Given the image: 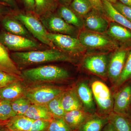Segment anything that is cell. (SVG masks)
Masks as SVG:
<instances>
[{
  "label": "cell",
  "instance_id": "cell-1",
  "mask_svg": "<svg viewBox=\"0 0 131 131\" xmlns=\"http://www.w3.org/2000/svg\"><path fill=\"white\" fill-rule=\"evenodd\" d=\"M10 56L18 67L51 62L75 61L71 54L54 48L44 50L15 52H12Z\"/></svg>",
  "mask_w": 131,
  "mask_h": 131
},
{
  "label": "cell",
  "instance_id": "cell-2",
  "mask_svg": "<svg viewBox=\"0 0 131 131\" xmlns=\"http://www.w3.org/2000/svg\"><path fill=\"white\" fill-rule=\"evenodd\" d=\"M68 71L52 65L43 66L21 71L22 79L33 83L50 82L65 80L69 77Z\"/></svg>",
  "mask_w": 131,
  "mask_h": 131
},
{
  "label": "cell",
  "instance_id": "cell-3",
  "mask_svg": "<svg viewBox=\"0 0 131 131\" xmlns=\"http://www.w3.org/2000/svg\"><path fill=\"white\" fill-rule=\"evenodd\" d=\"M24 25L27 30L35 38L42 43L54 48L47 37V32L42 21L34 13L27 12L19 13L13 16Z\"/></svg>",
  "mask_w": 131,
  "mask_h": 131
},
{
  "label": "cell",
  "instance_id": "cell-4",
  "mask_svg": "<svg viewBox=\"0 0 131 131\" xmlns=\"http://www.w3.org/2000/svg\"><path fill=\"white\" fill-rule=\"evenodd\" d=\"M78 39L85 49L90 50H111L118 46L116 42L110 37L88 30L81 31Z\"/></svg>",
  "mask_w": 131,
  "mask_h": 131
},
{
  "label": "cell",
  "instance_id": "cell-5",
  "mask_svg": "<svg viewBox=\"0 0 131 131\" xmlns=\"http://www.w3.org/2000/svg\"><path fill=\"white\" fill-rule=\"evenodd\" d=\"M64 91L58 87L42 85L27 89L25 96L31 104L46 106L51 101Z\"/></svg>",
  "mask_w": 131,
  "mask_h": 131
},
{
  "label": "cell",
  "instance_id": "cell-6",
  "mask_svg": "<svg viewBox=\"0 0 131 131\" xmlns=\"http://www.w3.org/2000/svg\"><path fill=\"white\" fill-rule=\"evenodd\" d=\"M47 37L54 46L68 54L78 55L84 52L86 49L79 39L71 35L49 32Z\"/></svg>",
  "mask_w": 131,
  "mask_h": 131
},
{
  "label": "cell",
  "instance_id": "cell-7",
  "mask_svg": "<svg viewBox=\"0 0 131 131\" xmlns=\"http://www.w3.org/2000/svg\"><path fill=\"white\" fill-rule=\"evenodd\" d=\"M0 42L8 50L16 52L37 49L41 47L38 42L31 39L5 32L0 33Z\"/></svg>",
  "mask_w": 131,
  "mask_h": 131
},
{
  "label": "cell",
  "instance_id": "cell-8",
  "mask_svg": "<svg viewBox=\"0 0 131 131\" xmlns=\"http://www.w3.org/2000/svg\"><path fill=\"white\" fill-rule=\"evenodd\" d=\"M39 18L50 32L72 35L76 32V27L66 23L54 12L41 16Z\"/></svg>",
  "mask_w": 131,
  "mask_h": 131
},
{
  "label": "cell",
  "instance_id": "cell-9",
  "mask_svg": "<svg viewBox=\"0 0 131 131\" xmlns=\"http://www.w3.org/2000/svg\"><path fill=\"white\" fill-rule=\"evenodd\" d=\"M91 89L100 109L103 112H109L113 108V101L108 87L102 82L95 81L91 84Z\"/></svg>",
  "mask_w": 131,
  "mask_h": 131
},
{
  "label": "cell",
  "instance_id": "cell-10",
  "mask_svg": "<svg viewBox=\"0 0 131 131\" xmlns=\"http://www.w3.org/2000/svg\"><path fill=\"white\" fill-rule=\"evenodd\" d=\"M107 55L98 54L86 57L83 62L84 68L95 74L105 76L107 73L108 64Z\"/></svg>",
  "mask_w": 131,
  "mask_h": 131
},
{
  "label": "cell",
  "instance_id": "cell-11",
  "mask_svg": "<svg viewBox=\"0 0 131 131\" xmlns=\"http://www.w3.org/2000/svg\"><path fill=\"white\" fill-rule=\"evenodd\" d=\"M96 10L91 11L84 16L83 26L88 31L102 34L107 31L109 23Z\"/></svg>",
  "mask_w": 131,
  "mask_h": 131
},
{
  "label": "cell",
  "instance_id": "cell-12",
  "mask_svg": "<svg viewBox=\"0 0 131 131\" xmlns=\"http://www.w3.org/2000/svg\"><path fill=\"white\" fill-rule=\"evenodd\" d=\"M131 105V83L122 88L115 96L113 110L115 113L126 115Z\"/></svg>",
  "mask_w": 131,
  "mask_h": 131
},
{
  "label": "cell",
  "instance_id": "cell-13",
  "mask_svg": "<svg viewBox=\"0 0 131 131\" xmlns=\"http://www.w3.org/2000/svg\"><path fill=\"white\" fill-rule=\"evenodd\" d=\"M127 52L124 50L114 54L108 63L107 73L112 81L117 82L121 75L126 61Z\"/></svg>",
  "mask_w": 131,
  "mask_h": 131
},
{
  "label": "cell",
  "instance_id": "cell-14",
  "mask_svg": "<svg viewBox=\"0 0 131 131\" xmlns=\"http://www.w3.org/2000/svg\"><path fill=\"white\" fill-rule=\"evenodd\" d=\"M0 70L21 77L20 71L11 58L8 49L0 42Z\"/></svg>",
  "mask_w": 131,
  "mask_h": 131
},
{
  "label": "cell",
  "instance_id": "cell-15",
  "mask_svg": "<svg viewBox=\"0 0 131 131\" xmlns=\"http://www.w3.org/2000/svg\"><path fill=\"white\" fill-rule=\"evenodd\" d=\"M21 81L14 82L0 89L1 100L13 101L25 96L26 89Z\"/></svg>",
  "mask_w": 131,
  "mask_h": 131
},
{
  "label": "cell",
  "instance_id": "cell-16",
  "mask_svg": "<svg viewBox=\"0 0 131 131\" xmlns=\"http://www.w3.org/2000/svg\"><path fill=\"white\" fill-rule=\"evenodd\" d=\"M103 11L106 16L113 21L131 31V22L121 14L111 3L102 0Z\"/></svg>",
  "mask_w": 131,
  "mask_h": 131
},
{
  "label": "cell",
  "instance_id": "cell-17",
  "mask_svg": "<svg viewBox=\"0 0 131 131\" xmlns=\"http://www.w3.org/2000/svg\"><path fill=\"white\" fill-rule=\"evenodd\" d=\"M61 102L66 113L74 110H83L81 102L76 91L73 89L64 91Z\"/></svg>",
  "mask_w": 131,
  "mask_h": 131
},
{
  "label": "cell",
  "instance_id": "cell-18",
  "mask_svg": "<svg viewBox=\"0 0 131 131\" xmlns=\"http://www.w3.org/2000/svg\"><path fill=\"white\" fill-rule=\"evenodd\" d=\"M34 121L25 115H16L4 124L8 131H29Z\"/></svg>",
  "mask_w": 131,
  "mask_h": 131
},
{
  "label": "cell",
  "instance_id": "cell-19",
  "mask_svg": "<svg viewBox=\"0 0 131 131\" xmlns=\"http://www.w3.org/2000/svg\"><path fill=\"white\" fill-rule=\"evenodd\" d=\"M2 26L7 32L31 38L30 33L22 23L13 17H5L2 22Z\"/></svg>",
  "mask_w": 131,
  "mask_h": 131
},
{
  "label": "cell",
  "instance_id": "cell-20",
  "mask_svg": "<svg viewBox=\"0 0 131 131\" xmlns=\"http://www.w3.org/2000/svg\"><path fill=\"white\" fill-rule=\"evenodd\" d=\"M91 115L83 110H76L66 113L63 118L72 130L77 131L82 124Z\"/></svg>",
  "mask_w": 131,
  "mask_h": 131
},
{
  "label": "cell",
  "instance_id": "cell-21",
  "mask_svg": "<svg viewBox=\"0 0 131 131\" xmlns=\"http://www.w3.org/2000/svg\"><path fill=\"white\" fill-rule=\"evenodd\" d=\"M76 91L82 105L84 107L92 112L95 110L93 92L86 83H80L78 86Z\"/></svg>",
  "mask_w": 131,
  "mask_h": 131
},
{
  "label": "cell",
  "instance_id": "cell-22",
  "mask_svg": "<svg viewBox=\"0 0 131 131\" xmlns=\"http://www.w3.org/2000/svg\"><path fill=\"white\" fill-rule=\"evenodd\" d=\"M108 122V117L91 115L82 124L77 131H102Z\"/></svg>",
  "mask_w": 131,
  "mask_h": 131
},
{
  "label": "cell",
  "instance_id": "cell-23",
  "mask_svg": "<svg viewBox=\"0 0 131 131\" xmlns=\"http://www.w3.org/2000/svg\"><path fill=\"white\" fill-rule=\"evenodd\" d=\"M58 14L66 23L76 28L80 29L83 26V21L81 16L67 6H61L58 10Z\"/></svg>",
  "mask_w": 131,
  "mask_h": 131
},
{
  "label": "cell",
  "instance_id": "cell-24",
  "mask_svg": "<svg viewBox=\"0 0 131 131\" xmlns=\"http://www.w3.org/2000/svg\"><path fill=\"white\" fill-rule=\"evenodd\" d=\"M25 115L31 119L51 121L54 118L46 106L31 104Z\"/></svg>",
  "mask_w": 131,
  "mask_h": 131
},
{
  "label": "cell",
  "instance_id": "cell-25",
  "mask_svg": "<svg viewBox=\"0 0 131 131\" xmlns=\"http://www.w3.org/2000/svg\"><path fill=\"white\" fill-rule=\"evenodd\" d=\"M106 32L109 37L117 40H126L131 38L130 31L114 22L109 24Z\"/></svg>",
  "mask_w": 131,
  "mask_h": 131
},
{
  "label": "cell",
  "instance_id": "cell-26",
  "mask_svg": "<svg viewBox=\"0 0 131 131\" xmlns=\"http://www.w3.org/2000/svg\"><path fill=\"white\" fill-rule=\"evenodd\" d=\"M57 0H34V13L39 17L54 13L57 7Z\"/></svg>",
  "mask_w": 131,
  "mask_h": 131
},
{
  "label": "cell",
  "instance_id": "cell-27",
  "mask_svg": "<svg viewBox=\"0 0 131 131\" xmlns=\"http://www.w3.org/2000/svg\"><path fill=\"white\" fill-rule=\"evenodd\" d=\"M108 117L116 131H131V122L126 115L113 113Z\"/></svg>",
  "mask_w": 131,
  "mask_h": 131
},
{
  "label": "cell",
  "instance_id": "cell-28",
  "mask_svg": "<svg viewBox=\"0 0 131 131\" xmlns=\"http://www.w3.org/2000/svg\"><path fill=\"white\" fill-rule=\"evenodd\" d=\"M63 93L51 101L46 105L54 118H63L65 114L61 102Z\"/></svg>",
  "mask_w": 131,
  "mask_h": 131
},
{
  "label": "cell",
  "instance_id": "cell-29",
  "mask_svg": "<svg viewBox=\"0 0 131 131\" xmlns=\"http://www.w3.org/2000/svg\"><path fill=\"white\" fill-rule=\"evenodd\" d=\"M70 8L81 16H85L93 8L89 0H73L70 4Z\"/></svg>",
  "mask_w": 131,
  "mask_h": 131
},
{
  "label": "cell",
  "instance_id": "cell-30",
  "mask_svg": "<svg viewBox=\"0 0 131 131\" xmlns=\"http://www.w3.org/2000/svg\"><path fill=\"white\" fill-rule=\"evenodd\" d=\"M31 103L25 96L12 101L13 110L16 115H25Z\"/></svg>",
  "mask_w": 131,
  "mask_h": 131
},
{
  "label": "cell",
  "instance_id": "cell-31",
  "mask_svg": "<svg viewBox=\"0 0 131 131\" xmlns=\"http://www.w3.org/2000/svg\"><path fill=\"white\" fill-rule=\"evenodd\" d=\"M16 115L13 110L12 101L1 100L0 101V122H6Z\"/></svg>",
  "mask_w": 131,
  "mask_h": 131
},
{
  "label": "cell",
  "instance_id": "cell-32",
  "mask_svg": "<svg viewBox=\"0 0 131 131\" xmlns=\"http://www.w3.org/2000/svg\"><path fill=\"white\" fill-rule=\"evenodd\" d=\"M131 78V51L127 58L120 76L116 82V85L120 86Z\"/></svg>",
  "mask_w": 131,
  "mask_h": 131
},
{
  "label": "cell",
  "instance_id": "cell-33",
  "mask_svg": "<svg viewBox=\"0 0 131 131\" xmlns=\"http://www.w3.org/2000/svg\"><path fill=\"white\" fill-rule=\"evenodd\" d=\"M48 131H73L63 118H54L50 122Z\"/></svg>",
  "mask_w": 131,
  "mask_h": 131
},
{
  "label": "cell",
  "instance_id": "cell-34",
  "mask_svg": "<svg viewBox=\"0 0 131 131\" xmlns=\"http://www.w3.org/2000/svg\"><path fill=\"white\" fill-rule=\"evenodd\" d=\"M22 78L0 70V89L7 86L12 83L21 81Z\"/></svg>",
  "mask_w": 131,
  "mask_h": 131
},
{
  "label": "cell",
  "instance_id": "cell-35",
  "mask_svg": "<svg viewBox=\"0 0 131 131\" xmlns=\"http://www.w3.org/2000/svg\"><path fill=\"white\" fill-rule=\"evenodd\" d=\"M50 121L45 119L35 120L29 131H48Z\"/></svg>",
  "mask_w": 131,
  "mask_h": 131
},
{
  "label": "cell",
  "instance_id": "cell-36",
  "mask_svg": "<svg viewBox=\"0 0 131 131\" xmlns=\"http://www.w3.org/2000/svg\"><path fill=\"white\" fill-rule=\"evenodd\" d=\"M114 7L131 22V8L124 5L120 2H116L112 4Z\"/></svg>",
  "mask_w": 131,
  "mask_h": 131
},
{
  "label": "cell",
  "instance_id": "cell-37",
  "mask_svg": "<svg viewBox=\"0 0 131 131\" xmlns=\"http://www.w3.org/2000/svg\"><path fill=\"white\" fill-rule=\"evenodd\" d=\"M93 8L100 13H103V7L102 0H89Z\"/></svg>",
  "mask_w": 131,
  "mask_h": 131
},
{
  "label": "cell",
  "instance_id": "cell-38",
  "mask_svg": "<svg viewBox=\"0 0 131 131\" xmlns=\"http://www.w3.org/2000/svg\"><path fill=\"white\" fill-rule=\"evenodd\" d=\"M24 7L27 12L34 13L35 1L34 0H22Z\"/></svg>",
  "mask_w": 131,
  "mask_h": 131
},
{
  "label": "cell",
  "instance_id": "cell-39",
  "mask_svg": "<svg viewBox=\"0 0 131 131\" xmlns=\"http://www.w3.org/2000/svg\"><path fill=\"white\" fill-rule=\"evenodd\" d=\"M0 2L13 8H18V6L15 0H0Z\"/></svg>",
  "mask_w": 131,
  "mask_h": 131
},
{
  "label": "cell",
  "instance_id": "cell-40",
  "mask_svg": "<svg viewBox=\"0 0 131 131\" xmlns=\"http://www.w3.org/2000/svg\"><path fill=\"white\" fill-rule=\"evenodd\" d=\"M102 131H117L111 122H108L104 127Z\"/></svg>",
  "mask_w": 131,
  "mask_h": 131
},
{
  "label": "cell",
  "instance_id": "cell-41",
  "mask_svg": "<svg viewBox=\"0 0 131 131\" xmlns=\"http://www.w3.org/2000/svg\"><path fill=\"white\" fill-rule=\"evenodd\" d=\"M58 1L60 2L62 4V5L68 6L69 5H70L71 3L72 2L73 0H58Z\"/></svg>",
  "mask_w": 131,
  "mask_h": 131
},
{
  "label": "cell",
  "instance_id": "cell-42",
  "mask_svg": "<svg viewBox=\"0 0 131 131\" xmlns=\"http://www.w3.org/2000/svg\"><path fill=\"white\" fill-rule=\"evenodd\" d=\"M124 5L131 8V0H119Z\"/></svg>",
  "mask_w": 131,
  "mask_h": 131
},
{
  "label": "cell",
  "instance_id": "cell-43",
  "mask_svg": "<svg viewBox=\"0 0 131 131\" xmlns=\"http://www.w3.org/2000/svg\"><path fill=\"white\" fill-rule=\"evenodd\" d=\"M0 131H8L5 127L4 122H0Z\"/></svg>",
  "mask_w": 131,
  "mask_h": 131
},
{
  "label": "cell",
  "instance_id": "cell-44",
  "mask_svg": "<svg viewBox=\"0 0 131 131\" xmlns=\"http://www.w3.org/2000/svg\"><path fill=\"white\" fill-rule=\"evenodd\" d=\"M108 1L112 3V4H114L117 2V0H107Z\"/></svg>",
  "mask_w": 131,
  "mask_h": 131
},
{
  "label": "cell",
  "instance_id": "cell-45",
  "mask_svg": "<svg viewBox=\"0 0 131 131\" xmlns=\"http://www.w3.org/2000/svg\"><path fill=\"white\" fill-rule=\"evenodd\" d=\"M3 12V10L2 8L0 6V15Z\"/></svg>",
  "mask_w": 131,
  "mask_h": 131
},
{
  "label": "cell",
  "instance_id": "cell-46",
  "mask_svg": "<svg viewBox=\"0 0 131 131\" xmlns=\"http://www.w3.org/2000/svg\"><path fill=\"white\" fill-rule=\"evenodd\" d=\"M0 5H5V4H4V3H1V2H0Z\"/></svg>",
  "mask_w": 131,
  "mask_h": 131
},
{
  "label": "cell",
  "instance_id": "cell-47",
  "mask_svg": "<svg viewBox=\"0 0 131 131\" xmlns=\"http://www.w3.org/2000/svg\"><path fill=\"white\" fill-rule=\"evenodd\" d=\"M1 98H0V101H1Z\"/></svg>",
  "mask_w": 131,
  "mask_h": 131
}]
</instances>
